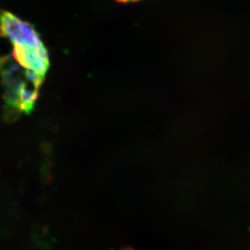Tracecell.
<instances>
[{
    "instance_id": "cell-1",
    "label": "cell",
    "mask_w": 250,
    "mask_h": 250,
    "mask_svg": "<svg viewBox=\"0 0 250 250\" xmlns=\"http://www.w3.org/2000/svg\"><path fill=\"white\" fill-rule=\"evenodd\" d=\"M0 31L13 45L40 46L44 45L38 32L30 24L9 12L0 14Z\"/></svg>"
},
{
    "instance_id": "cell-2",
    "label": "cell",
    "mask_w": 250,
    "mask_h": 250,
    "mask_svg": "<svg viewBox=\"0 0 250 250\" xmlns=\"http://www.w3.org/2000/svg\"><path fill=\"white\" fill-rule=\"evenodd\" d=\"M13 57L20 66L44 78L50 66V60L45 45L20 46L15 45Z\"/></svg>"
}]
</instances>
